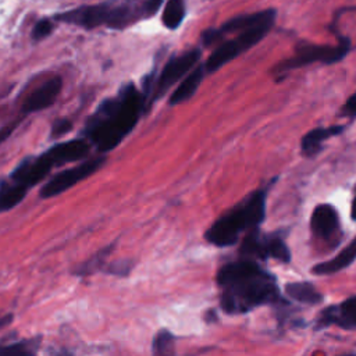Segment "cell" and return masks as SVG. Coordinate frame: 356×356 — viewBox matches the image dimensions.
<instances>
[{"label": "cell", "instance_id": "obj_3", "mask_svg": "<svg viewBox=\"0 0 356 356\" xmlns=\"http://www.w3.org/2000/svg\"><path fill=\"white\" fill-rule=\"evenodd\" d=\"M164 0L117 1L108 0L97 4H85L54 15V21L76 25L83 29L107 26L110 29H125L142 19L153 17Z\"/></svg>", "mask_w": 356, "mask_h": 356}, {"label": "cell", "instance_id": "obj_9", "mask_svg": "<svg viewBox=\"0 0 356 356\" xmlns=\"http://www.w3.org/2000/svg\"><path fill=\"white\" fill-rule=\"evenodd\" d=\"M106 161V156H96L93 159L85 160L82 163H79L75 167L63 170L61 172L53 175L40 189L39 196L42 199H49L53 196H57L63 192H65L67 189L72 188L74 185H76L78 182L83 181L85 178L90 177L92 174H95Z\"/></svg>", "mask_w": 356, "mask_h": 356}, {"label": "cell", "instance_id": "obj_19", "mask_svg": "<svg viewBox=\"0 0 356 356\" xmlns=\"http://www.w3.org/2000/svg\"><path fill=\"white\" fill-rule=\"evenodd\" d=\"M114 249H115V242L108 243L107 246L102 248L93 256H90L89 259H86L81 264H78L76 268L74 270V274L78 275V277H86V275H92V274H95L97 271H102L104 264L107 263L108 256L111 254V252Z\"/></svg>", "mask_w": 356, "mask_h": 356}, {"label": "cell", "instance_id": "obj_29", "mask_svg": "<svg viewBox=\"0 0 356 356\" xmlns=\"http://www.w3.org/2000/svg\"><path fill=\"white\" fill-rule=\"evenodd\" d=\"M13 317H14V316H13L11 313L0 316V330L4 328V327H7V325H10V323L13 321Z\"/></svg>", "mask_w": 356, "mask_h": 356}, {"label": "cell", "instance_id": "obj_17", "mask_svg": "<svg viewBox=\"0 0 356 356\" xmlns=\"http://www.w3.org/2000/svg\"><path fill=\"white\" fill-rule=\"evenodd\" d=\"M355 246H356L355 241L352 239L349 242V245L345 249H342L335 257H332L327 261L314 264L312 268V273L316 275H330V274L338 273V271L349 267L355 261V257H356Z\"/></svg>", "mask_w": 356, "mask_h": 356}, {"label": "cell", "instance_id": "obj_11", "mask_svg": "<svg viewBox=\"0 0 356 356\" xmlns=\"http://www.w3.org/2000/svg\"><path fill=\"white\" fill-rule=\"evenodd\" d=\"M310 228L320 241H334V243H338L341 239V224L337 209L330 203L316 206L310 217Z\"/></svg>", "mask_w": 356, "mask_h": 356}, {"label": "cell", "instance_id": "obj_14", "mask_svg": "<svg viewBox=\"0 0 356 356\" xmlns=\"http://www.w3.org/2000/svg\"><path fill=\"white\" fill-rule=\"evenodd\" d=\"M63 88V79L60 76H53L43 82L39 88L28 95L21 110L24 113H35L50 107L58 97Z\"/></svg>", "mask_w": 356, "mask_h": 356}, {"label": "cell", "instance_id": "obj_6", "mask_svg": "<svg viewBox=\"0 0 356 356\" xmlns=\"http://www.w3.org/2000/svg\"><path fill=\"white\" fill-rule=\"evenodd\" d=\"M350 39L346 36L338 38V44H316L300 42L298 43L292 57L282 60L274 68V74H285L288 71L306 67L309 64L321 63L325 65L342 61L350 51Z\"/></svg>", "mask_w": 356, "mask_h": 356}, {"label": "cell", "instance_id": "obj_22", "mask_svg": "<svg viewBox=\"0 0 356 356\" xmlns=\"http://www.w3.org/2000/svg\"><path fill=\"white\" fill-rule=\"evenodd\" d=\"M40 337L18 341L10 345H0V355L1 356H31L36 353L38 348L40 346Z\"/></svg>", "mask_w": 356, "mask_h": 356}, {"label": "cell", "instance_id": "obj_4", "mask_svg": "<svg viewBox=\"0 0 356 356\" xmlns=\"http://www.w3.org/2000/svg\"><path fill=\"white\" fill-rule=\"evenodd\" d=\"M266 217V191L250 192L227 213L221 214L204 232V239L217 246L236 245L241 235L260 227Z\"/></svg>", "mask_w": 356, "mask_h": 356}, {"label": "cell", "instance_id": "obj_20", "mask_svg": "<svg viewBox=\"0 0 356 356\" xmlns=\"http://www.w3.org/2000/svg\"><path fill=\"white\" fill-rule=\"evenodd\" d=\"M28 192V188L14 182H1L0 184V213L3 211H8L13 207H15L18 203H21V200L25 197Z\"/></svg>", "mask_w": 356, "mask_h": 356}, {"label": "cell", "instance_id": "obj_28", "mask_svg": "<svg viewBox=\"0 0 356 356\" xmlns=\"http://www.w3.org/2000/svg\"><path fill=\"white\" fill-rule=\"evenodd\" d=\"M18 124H19V121L17 120V121H13L11 124H8V125H4V127H1L0 128V145L13 134V131L18 127Z\"/></svg>", "mask_w": 356, "mask_h": 356}, {"label": "cell", "instance_id": "obj_12", "mask_svg": "<svg viewBox=\"0 0 356 356\" xmlns=\"http://www.w3.org/2000/svg\"><path fill=\"white\" fill-rule=\"evenodd\" d=\"M356 296H349L338 305H331L320 312L316 318L314 330H323L330 325L355 331L356 328Z\"/></svg>", "mask_w": 356, "mask_h": 356}, {"label": "cell", "instance_id": "obj_24", "mask_svg": "<svg viewBox=\"0 0 356 356\" xmlns=\"http://www.w3.org/2000/svg\"><path fill=\"white\" fill-rule=\"evenodd\" d=\"M134 264L135 263L132 259H120V260H114L111 263H106L102 271L104 274H110V275H115V277H127L132 271Z\"/></svg>", "mask_w": 356, "mask_h": 356}, {"label": "cell", "instance_id": "obj_15", "mask_svg": "<svg viewBox=\"0 0 356 356\" xmlns=\"http://www.w3.org/2000/svg\"><path fill=\"white\" fill-rule=\"evenodd\" d=\"M346 127L343 124L330 125V127H317L309 131L300 140V149L303 156L314 157L323 149V142L332 136H338L343 132Z\"/></svg>", "mask_w": 356, "mask_h": 356}, {"label": "cell", "instance_id": "obj_18", "mask_svg": "<svg viewBox=\"0 0 356 356\" xmlns=\"http://www.w3.org/2000/svg\"><path fill=\"white\" fill-rule=\"evenodd\" d=\"M285 293L300 303L318 305L323 302V293H320L316 286L309 281L289 282L285 285Z\"/></svg>", "mask_w": 356, "mask_h": 356}, {"label": "cell", "instance_id": "obj_1", "mask_svg": "<svg viewBox=\"0 0 356 356\" xmlns=\"http://www.w3.org/2000/svg\"><path fill=\"white\" fill-rule=\"evenodd\" d=\"M216 282L220 288V306L229 314L285 303L275 277L253 259L241 257L221 266L216 274Z\"/></svg>", "mask_w": 356, "mask_h": 356}, {"label": "cell", "instance_id": "obj_23", "mask_svg": "<svg viewBox=\"0 0 356 356\" xmlns=\"http://www.w3.org/2000/svg\"><path fill=\"white\" fill-rule=\"evenodd\" d=\"M174 342H175V337L168 330H160L153 338L152 352L154 355L174 353Z\"/></svg>", "mask_w": 356, "mask_h": 356}, {"label": "cell", "instance_id": "obj_10", "mask_svg": "<svg viewBox=\"0 0 356 356\" xmlns=\"http://www.w3.org/2000/svg\"><path fill=\"white\" fill-rule=\"evenodd\" d=\"M275 13H277L275 8H267V10L256 11V13H252V14H243V15L232 17L217 28H207L206 31H203L202 35H200V42L204 47H209L211 44H216V43L221 42L225 35L239 32L245 28H249V26L260 22L261 19H264L268 15L275 14Z\"/></svg>", "mask_w": 356, "mask_h": 356}, {"label": "cell", "instance_id": "obj_26", "mask_svg": "<svg viewBox=\"0 0 356 356\" xmlns=\"http://www.w3.org/2000/svg\"><path fill=\"white\" fill-rule=\"evenodd\" d=\"M72 129V121L68 118H58L53 122L51 129H50V138L51 139H57L64 136L65 134H68Z\"/></svg>", "mask_w": 356, "mask_h": 356}, {"label": "cell", "instance_id": "obj_5", "mask_svg": "<svg viewBox=\"0 0 356 356\" xmlns=\"http://www.w3.org/2000/svg\"><path fill=\"white\" fill-rule=\"evenodd\" d=\"M275 18H277V13L268 15L267 18L261 19L260 22H257V24H254V25H252L249 28H245V29L236 32L238 35L235 38L221 42L214 49V51L209 56L206 63L203 64L206 74L216 72L222 65H225L227 63L232 61L234 58H236L242 53H245L249 49H252L260 40H263L264 36L274 26Z\"/></svg>", "mask_w": 356, "mask_h": 356}, {"label": "cell", "instance_id": "obj_7", "mask_svg": "<svg viewBox=\"0 0 356 356\" xmlns=\"http://www.w3.org/2000/svg\"><path fill=\"white\" fill-rule=\"evenodd\" d=\"M241 257L246 259H275L281 263L291 261V250L278 234L263 235L259 228L246 232L239 246Z\"/></svg>", "mask_w": 356, "mask_h": 356}, {"label": "cell", "instance_id": "obj_27", "mask_svg": "<svg viewBox=\"0 0 356 356\" xmlns=\"http://www.w3.org/2000/svg\"><path fill=\"white\" fill-rule=\"evenodd\" d=\"M355 95H350L349 96V99L345 102V104H343V107H342V114L343 115H346V117H349L350 120H353L355 118V114H356V106H355Z\"/></svg>", "mask_w": 356, "mask_h": 356}, {"label": "cell", "instance_id": "obj_13", "mask_svg": "<svg viewBox=\"0 0 356 356\" xmlns=\"http://www.w3.org/2000/svg\"><path fill=\"white\" fill-rule=\"evenodd\" d=\"M53 167H56L54 163L44 152L38 157L24 159L13 171L11 178L14 182H18L26 188H31L39 184L43 178H46Z\"/></svg>", "mask_w": 356, "mask_h": 356}, {"label": "cell", "instance_id": "obj_8", "mask_svg": "<svg viewBox=\"0 0 356 356\" xmlns=\"http://www.w3.org/2000/svg\"><path fill=\"white\" fill-rule=\"evenodd\" d=\"M202 50L195 47L191 50H186L181 53L179 56L171 57L165 65L163 67L159 78L153 82L150 99H149V107L157 102L160 97H163L171 86H174L178 81H181L200 60Z\"/></svg>", "mask_w": 356, "mask_h": 356}, {"label": "cell", "instance_id": "obj_2", "mask_svg": "<svg viewBox=\"0 0 356 356\" xmlns=\"http://www.w3.org/2000/svg\"><path fill=\"white\" fill-rule=\"evenodd\" d=\"M146 111L142 92L128 82L113 97L104 99L86 120L83 138L100 153L117 147Z\"/></svg>", "mask_w": 356, "mask_h": 356}, {"label": "cell", "instance_id": "obj_16", "mask_svg": "<svg viewBox=\"0 0 356 356\" xmlns=\"http://www.w3.org/2000/svg\"><path fill=\"white\" fill-rule=\"evenodd\" d=\"M206 75L204 67L203 64H196L179 82V85L177 86V89L171 93L170 99H168V104L170 106H177L181 104L186 100H189L197 90V88L200 86L203 78Z\"/></svg>", "mask_w": 356, "mask_h": 356}, {"label": "cell", "instance_id": "obj_25", "mask_svg": "<svg viewBox=\"0 0 356 356\" xmlns=\"http://www.w3.org/2000/svg\"><path fill=\"white\" fill-rule=\"evenodd\" d=\"M53 31H54V22L50 18H42L33 25L31 36L33 40H42L47 38Z\"/></svg>", "mask_w": 356, "mask_h": 356}, {"label": "cell", "instance_id": "obj_21", "mask_svg": "<svg viewBox=\"0 0 356 356\" xmlns=\"http://www.w3.org/2000/svg\"><path fill=\"white\" fill-rule=\"evenodd\" d=\"M185 14H186L185 0H167L163 10V15H161V22L167 29L174 31L181 26L185 18Z\"/></svg>", "mask_w": 356, "mask_h": 356}]
</instances>
